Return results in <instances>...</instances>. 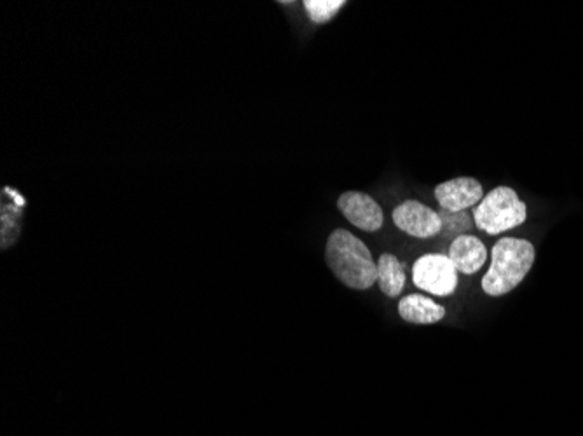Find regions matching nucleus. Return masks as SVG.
I'll return each mask as SVG.
<instances>
[{"label":"nucleus","mask_w":583,"mask_h":436,"mask_svg":"<svg viewBox=\"0 0 583 436\" xmlns=\"http://www.w3.org/2000/svg\"><path fill=\"white\" fill-rule=\"evenodd\" d=\"M412 281L423 292L449 297L458 288V271L447 255L426 253L414 262Z\"/></svg>","instance_id":"20e7f679"},{"label":"nucleus","mask_w":583,"mask_h":436,"mask_svg":"<svg viewBox=\"0 0 583 436\" xmlns=\"http://www.w3.org/2000/svg\"><path fill=\"white\" fill-rule=\"evenodd\" d=\"M472 215L479 231L498 236L524 224L528 218V206L512 187L500 185L487 192Z\"/></svg>","instance_id":"7ed1b4c3"},{"label":"nucleus","mask_w":583,"mask_h":436,"mask_svg":"<svg viewBox=\"0 0 583 436\" xmlns=\"http://www.w3.org/2000/svg\"><path fill=\"white\" fill-rule=\"evenodd\" d=\"M325 260L337 280L353 290H369L378 281V262H374L371 250L346 229L330 234Z\"/></svg>","instance_id":"f257e3e1"},{"label":"nucleus","mask_w":583,"mask_h":436,"mask_svg":"<svg viewBox=\"0 0 583 436\" xmlns=\"http://www.w3.org/2000/svg\"><path fill=\"white\" fill-rule=\"evenodd\" d=\"M304 11L308 13L309 20L315 25L329 23L341 7L346 6L344 0H304Z\"/></svg>","instance_id":"9b49d317"},{"label":"nucleus","mask_w":583,"mask_h":436,"mask_svg":"<svg viewBox=\"0 0 583 436\" xmlns=\"http://www.w3.org/2000/svg\"><path fill=\"white\" fill-rule=\"evenodd\" d=\"M433 196L447 213H461L475 208L484 199V187L472 177H458L435 187Z\"/></svg>","instance_id":"0eeeda50"},{"label":"nucleus","mask_w":583,"mask_h":436,"mask_svg":"<svg viewBox=\"0 0 583 436\" xmlns=\"http://www.w3.org/2000/svg\"><path fill=\"white\" fill-rule=\"evenodd\" d=\"M378 287L388 299H398L405 288V271L402 262L391 255L383 253L378 260Z\"/></svg>","instance_id":"9d476101"},{"label":"nucleus","mask_w":583,"mask_h":436,"mask_svg":"<svg viewBox=\"0 0 583 436\" xmlns=\"http://www.w3.org/2000/svg\"><path fill=\"white\" fill-rule=\"evenodd\" d=\"M391 218L400 231L412 238H433L444 229L442 215L416 199H407L400 203L391 213Z\"/></svg>","instance_id":"39448f33"},{"label":"nucleus","mask_w":583,"mask_h":436,"mask_svg":"<svg viewBox=\"0 0 583 436\" xmlns=\"http://www.w3.org/2000/svg\"><path fill=\"white\" fill-rule=\"evenodd\" d=\"M456 271L461 274H477L482 267L486 266L487 248L482 239L472 234H460L454 238L453 243L449 246V255Z\"/></svg>","instance_id":"6e6552de"},{"label":"nucleus","mask_w":583,"mask_h":436,"mask_svg":"<svg viewBox=\"0 0 583 436\" xmlns=\"http://www.w3.org/2000/svg\"><path fill=\"white\" fill-rule=\"evenodd\" d=\"M337 208L351 225L360 231L378 232L385 224V213L378 201L365 192H344L337 199Z\"/></svg>","instance_id":"423d86ee"},{"label":"nucleus","mask_w":583,"mask_h":436,"mask_svg":"<svg viewBox=\"0 0 583 436\" xmlns=\"http://www.w3.org/2000/svg\"><path fill=\"white\" fill-rule=\"evenodd\" d=\"M535 259V246L528 239L501 238L491 250V266L482 278V290L489 297L507 295L521 285Z\"/></svg>","instance_id":"f03ea898"},{"label":"nucleus","mask_w":583,"mask_h":436,"mask_svg":"<svg viewBox=\"0 0 583 436\" xmlns=\"http://www.w3.org/2000/svg\"><path fill=\"white\" fill-rule=\"evenodd\" d=\"M398 314L402 320L414 325H435L446 318V307L440 306L426 295H405L398 302Z\"/></svg>","instance_id":"1a4fd4ad"}]
</instances>
